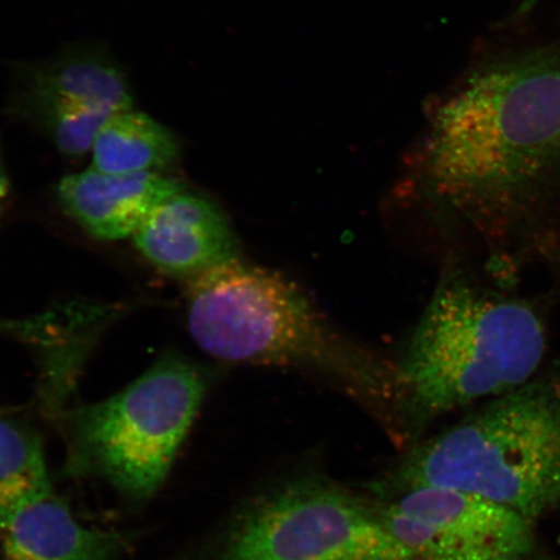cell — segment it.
Masks as SVG:
<instances>
[{"label": "cell", "mask_w": 560, "mask_h": 560, "mask_svg": "<svg viewBox=\"0 0 560 560\" xmlns=\"http://www.w3.org/2000/svg\"><path fill=\"white\" fill-rule=\"evenodd\" d=\"M432 191L509 272L560 249V48L501 56L438 104L425 142Z\"/></svg>", "instance_id": "obj_1"}, {"label": "cell", "mask_w": 560, "mask_h": 560, "mask_svg": "<svg viewBox=\"0 0 560 560\" xmlns=\"http://www.w3.org/2000/svg\"><path fill=\"white\" fill-rule=\"evenodd\" d=\"M548 346L537 304L447 270L396 366L397 404L422 425L535 380Z\"/></svg>", "instance_id": "obj_2"}, {"label": "cell", "mask_w": 560, "mask_h": 560, "mask_svg": "<svg viewBox=\"0 0 560 560\" xmlns=\"http://www.w3.org/2000/svg\"><path fill=\"white\" fill-rule=\"evenodd\" d=\"M192 339L213 359L312 371L354 395L396 400V368L357 345L300 287L240 258L187 279Z\"/></svg>", "instance_id": "obj_3"}, {"label": "cell", "mask_w": 560, "mask_h": 560, "mask_svg": "<svg viewBox=\"0 0 560 560\" xmlns=\"http://www.w3.org/2000/svg\"><path fill=\"white\" fill-rule=\"evenodd\" d=\"M462 490L535 523L560 503V381H530L490 398L417 445L389 479V493Z\"/></svg>", "instance_id": "obj_4"}, {"label": "cell", "mask_w": 560, "mask_h": 560, "mask_svg": "<svg viewBox=\"0 0 560 560\" xmlns=\"http://www.w3.org/2000/svg\"><path fill=\"white\" fill-rule=\"evenodd\" d=\"M207 389L198 366L165 355L107 400L62 409L70 470L104 480L125 499H152L170 476Z\"/></svg>", "instance_id": "obj_5"}, {"label": "cell", "mask_w": 560, "mask_h": 560, "mask_svg": "<svg viewBox=\"0 0 560 560\" xmlns=\"http://www.w3.org/2000/svg\"><path fill=\"white\" fill-rule=\"evenodd\" d=\"M209 560H416L369 502L317 476L265 490L237 511Z\"/></svg>", "instance_id": "obj_6"}, {"label": "cell", "mask_w": 560, "mask_h": 560, "mask_svg": "<svg viewBox=\"0 0 560 560\" xmlns=\"http://www.w3.org/2000/svg\"><path fill=\"white\" fill-rule=\"evenodd\" d=\"M375 502L392 535L416 560H527L534 522L462 490L419 487Z\"/></svg>", "instance_id": "obj_7"}, {"label": "cell", "mask_w": 560, "mask_h": 560, "mask_svg": "<svg viewBox=\"0 0 560 560\" xmlns=\"http://www.w3.org/2000/svg\"><path fill=\"white\" fill-rule=\"evenodd\" d=\"M132 241L155 268L187 279L240 258L228 217L187 188L153 210Z\"/></svg>", "instance_id": "obj_8"}, {"label": "cell", "mask_w": 560, "mask_h": 560, "mask_svg": "<svg viewBox=\"0 0 560 560\" xmlns=\"http://www.w3.org/2000/svg\"><path fill=\"white\" fill-rule=\"evenodd\" d=\"M186 190L161 173H101L93 167L68 175L58 186L62 207L101 241L132 237L160 205Z\"/></svg>", "instance_id": "obj_9"}, {"label": "cell", "mask_w": 560, "mask_h": 560, "mask_svg": "<svg viewBox=\"0 0 560 560\" xmlns=\"http://www.w3.org/2000/svg\"><path fill=\"white\" fill-rule=\"evenodd\" d=\"M5 560H118L124 538L80 523L54 493L31 503L0 527Z\"/></svg>", "instance_id": "obj_10"}, {"label": "cell", "mask_w": 560, "mask_h": 560, "mask_svg": "<svg viewBox=\"0 0 560 560\" xmlns=\"http://www.w3.org/2000/svg\"><path fill=\"white\" fill-rule=\"evenodd\" d=\"M19 96L54 100L109 112L132 108L129 83L109 56L94 50L67 52L25 73Z\"/></svg>", "instance_id": "obj_11"}, {"label": "cell", "mask_w": 560, "mask_h": 560, "mask_svg": "<svg viewBox=\"0 0 560 560\" xmlns=\"http://www.w3.org/2000/svg\"><path fill=\"white\" fill-rule=\"evenodd\" d=\"M93 170L107 174L161 173L177 163V136L144 112L120 110L102 126L93 145Z\"/></svg>", "instance_id": "obj_12"}, {"label": "cell", "mask_w": 560, "mask_h": 560, "mask_svg": "<svg viewBox=\"0 0 560 560\" xmlns=\"http://www.w3.org/2000/svg\"><path fill=\"white\" fill-rule=\"evenodd\" d=\"M54 493L44 445L31 425L0 415V527Z\"/></svg>", "instance_id": "obj_13"}, {"label": "cell", "mask_w": 560, "mask_h": 560, "mask_svg": "<svg viewBox=\"0 0 560 560\" xmlns=\"http://www.w3.org/2000/svg\"><path fill=\"white\" fill-rule=\"evenodd\" d=\"M18 108L51 138L56 149L70 158H80L93 150L97 132L116 114L81 104L25 96L18 97Z\"/></svg>", "instance_id": "obj_14"}, {"label": "cell", "mask_w": 560, "mask_h": 560, "mask_svg": "<svg viewBox=\"0 0 560 560\" xmlns=\"http://www.w3.org/2000/svg\"><path fill=\"white\" fill-rule=\"evenodd\" d=\"M10 190L9 174H7L3 161L2 145H0V201H2Z\"/></svg>", "instance_id": "obj_15"}, {"label": "cell", "mask_w": 560, "mask_h": 560, "mask_svg": "<svg viewBox=\"0 0 560 560\" xmlns=\"http://www.w3.org/2000/svg\"><path fill=\"white\" fill-rule=\"evenodd\" d=\"M540 2L541 0H522V3L514 12L513 20H520L529 15L532 10H534L537 4H540Z\"/></svg>", "instance_id": "obj_16"}, {"label": "cell", "mask_w": 560, "mask_h": 560, "mask_svg": "<svg viewBox=\"0 0 560 560\" xmlns=\"http://www.w3.org/2000/svg\"><path fill=\"white\" fill-rule=\"evenodd\" d=\"M556 270L558 271L559 279H560V264L557 266V269H556Z\"/></svg>", "instance_id": "obj_17"}]
</instances>
